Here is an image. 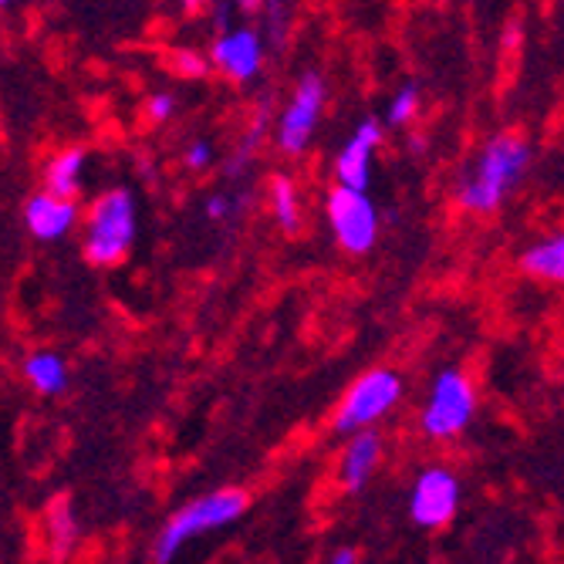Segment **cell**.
<instances>
[{
  "instance_id": "6da1fadb",
  "label": "cell",
  "mask_w": 564,
  "mask_h": 564,
  "mask_svg": "<svg viewBox=\"0 0 564 564\" xmlns=\"http://www.w3.org/2000/svg\"><path fill=\"white\" fill-rule=\"evenodd\" d=\"M528 163H531V145L521 135L514 132L494 135L456 183L459 207H467L474 214H494L510 196V189L521 183Z\"/></svg>"
},
{
  "instance_id": "7a4b0ae2",
  "label": "cell",
  "mask_w": 564,
  "mask_h": 564,
  "mask_svg": "<svg viewBox=\"0 0 564 564\" xmlns=\"http://www.w3.org/2000/svg\"><path fill=\"white\" fill-rule=\"evenodd\" d=\"M243 507H247V497L240 490H234V487L186 503L183 510H176V514L170 518V524L163 528V534L156 538V547H152V561H156V564H170L176 557V551L189 538H196L203 531H217V528L237 521L243 514Z\"/></svg>"
},
{
  "instance_id": "3957f363",
  "label": "cell",
  "mask_w": 564,
  "mask_h": 564,
  "mask_svg": "<svg viewBox=\"0 0 564 564\" xmlns=\"http://www.w3.org/2000/svg\"><path fill=\"white\" fill-rule=\"evenodd\" d=\"M135 240V199L129 189H109L88 210L85 253L91 264H116Z\"/></svg>"
},
{
  "instance_id": "277c9868",
  "label": "cell",
  "mask_w": 564,
  "mask_h": 564,
  "mask_svg": "<svg viewBox=\"0 0 564 564\" xmlns=\"http://www.w3.org/2000/svg\"><path fill=\"white\" fill-rule=\"evenodd\" d=\"M399 395H402V379L395 372H389V369L366 372L341 399L338 416H335V430L338 433H358V430L372 426L399 402Z\"/></svg>"
},
{
  "instance_id": "5b68a950",
  "label": "cell",
  "mask_w": 564,
  "mask_h": 564,
  "mask_svg": "<svg viewBox=\"0 0 564 564\" xmlns=\"http://www.w3.org/2000/svg\"><path fill=\"white\" fill-rule=\"evenodd\" d=\"M328 220H332L335 240L348 253L372 250V243L379 237V214L372 207V199L366 196V189L338 183V189L328 196Z\"/></svg>"
},
{
  "instance_id": "8992f818",
  "label": "cell",
  "mask_w": 564,
  "mask_h": 564,
  "mask_svg": "<svg viewBox=\"0 0 564 564\" xmlns=\"http://www.w3.org/2000/svg\"><path fill=\"white\" fill-rule=\"evenodd\" d=\"M474 416V389L464 379V372L446 369L436 376L430 402L423 409V430L436 440L456 436L459 430H467Z\"/></svg>"
},
{
  "instance_id": "52a82bcc",
  "label": "cell",
  "mask_w": 564,
  "mask_h": 564,
  "mask_svg": "<svg viewBox=\"0 0 564 564\" xmlns=\"http://www.w3.org/2000/svg\"><path fill=\"white\" fill-rule=\"evenodd\" d=\"M322 109H325V82H322V75L307 72V75H301L288 109L278 119V145L284 152H301L307 142H312Z\"/></svg>"
},
{
  "instance_id": "ba28073f",
  "label": "cell",
  "mask_w": 564,
  "mask_h": 564,
  "mask_svg": "<svg viewBox=\"0 0 564 564\" xmlns=\"http://www.w3.org/2000/svg\"><path fill=\"white\" fill-rule=\"evenodd\" d=\"M459 507V484L449 470L433 467L426 474H420L416 487H413V500H409V510H413V521L423 528H440L446 524Z\"/></svg>"
},
{
  "instance_id": "9c48e42d",
  "label": "cell",
  "mask_w": 564,
  "mask_h": 564,
  "mask_svg": "<svg viewBox=\"0 0 564 564\" xmlns=\"http://www.w3.org/2000/svg\"><path fill=\"white\" fill-rule=\"evenodd\" d=\"M210 62H214L230 82H250L253 75L261 72V62H264L261 34H258V31H250V28H234V31H227V34L214 44Z\"/></svg>"
},
{
  "instance_id": "30bf717a",
  "label": "cell",
  "mask_w": 564,
  "mask_h": 564,
  "mask_svg": "<svg viewBox=\"0 0 564 564\" xmlns=\"http://www.w3.org/2000/svg\"><path fill=\"white\" fill-rule=\"evenodd\" d=\"M382 139V122L379 119H366L351 132V139L345 142V149L338 152V183L341 186H355V189H366L369 176H372V152Z\"/></svg>"
},
{
  "instance_id": "8fae6325",
  "label": "cell",
  "mask_w": 564,
  "mask_h": 564,
  "mask_svg": "<svg viewBox=\"0 0 564 564\" xmlns=\"http://www.w3.org/2000/svg\"><path fill=\"white\" fill-rule=\"evenodd\" d=\"M78 220V207L72 203V196H58V193H37L24 203V224L37 240H62Z\"/></svg>"
},
{
  "instance_id": "7c38bea8",
  "label": "cell",
  "mask_w": 564,
  "mask_h": 564,
  "mask_svg": "<svg viewBox=\"0 0 564 564\" xmlns=\"http://www.w3.org/2000/svg\"><path fill=\"white\" fill-rule=\"evenodd\" d=\"M379 456H382V440H379V433H372V430H358V433L351 436V443L345 446V453H341V484H345V490H351V494L362 490V487L369 484L376 464H379Z\"/></svg>"
},
{
  "instance_id": "4fadbf2b",
  "label": "cell",
  "mask_w": 564,
  "mask_h": 564,
  "mask_svg": "<svg viewBox=\"0 0 564 564\" xmlns=\"http://www.w3.org/2000/svg\"><path fill=\"white\" fill-rule=\"evenodd\" d=\"M521 268H524L531 278L561 281V284H564V234L547 237V240H538L534 247H528V250H524V258H521Z\"/></svg>"
},
{
  "instance_id": "5bb4252c",
  "label": "cell",
  "mask_w": 564,
  "mask_h": 564,
  "mask_svg": "<svg viewBox=\"0 0 564 564\" xmlns=\"http://www.w3.org/2000/svg\"><path fill=\"white\" fill-rule=\"evenodd\" d=\"M24 376L44 395L65 392V386H68V369L55 351H34L24 362Z\"/></svg>"
},
{
  "instance_id": "9a60e30c",
  "label": "cell",
  "mask_w": 564,
  "mask_h": 564,
  "mask_svg": "<svg viewBox=\"0 0 564 564\" xmlns=\"http://www.w3.org/2000/svg\"><path fill=\"white\" fill-rule=\"evenodd\" d=\"M82 170H85V149H65L47 166V189L58 196H75L82 186Z\"/></svg>"
},
{
  "instance_id": "2e32d148",
  "label": "cell",
  "mask_w": 564,
  "mask_h": 564,
  "mask_svg": "<svg viewBox=\"0 0 564 564\" xmlns=\"http://www.w3.org/2000/svg\"><path fill=\"white\" fill-rule=\"evenodd\" d=\"M271 189H274V193H271V199H274V217H278V224H281L288 234H291V230H297L301 214H297V193H294V183H291V180H284V176H278Z\"/></svg>"
},
{
  "instance_id": "e0dca14e",
  "label": "cell",
  "mask_w": 564,
  "mask_h": 564,
  "mask_svg": "<svg viewBox=\"0 0 564 564\" xmlns=\"http://www.w3.org/2000/svg\"><path fill=\"white\" fill-rule=\"evenodd\" d=\"M416 106H420V88L416 85L399 88V95L389 101V109H386V122L389 126H405L409 119H413Z\"/></svg>"
},
{
  "instance_id": "ac0fdd59",
  "label": "cell",
  "mask_w": 564,
  "mask_h": 564,
  "mask_svg": "<svg viewBox=\"0 0 564 564\" xmlns=\"http://www.w3.org/2000/svg\"><path fill=\"white\" fill-rule=\"evenodd\" d=\"M149 119H156V122H166L173 112H176V98L170 91H160V95H152L149 98Z\"/></svg>"
},
{
  "instance_id": "d6986e66",
  "label": "cell",
  "mask_w": 564,
  "mask_h": 564,
  "mask_svg": "<svg viewBox=\"0 0 564 564\" xmlns=\"http://www.w3.org/2000/svg\"><path fill=\"white\" fill-rule=\"evenodd\" d=\"M264 14H268V21H271L274 41L281 44V41H284V4H281V0H264Z\"/></svg>"
},
{
  "instance_id": "ffe728a7",
  "label": "cell",
  "mask_w": 564,
  "mask_h": 564,
  "mask_svg": "<svg viewBox=\"0 0 564 564\" xmlns=\"http://www.w3.org/2000/svg\"><path fill=\"white\" fill-rule=\"evenodd\" d=\"M210 160H214V149H210L207 142H193V145L186 149V166H193V170L210 166Z\"/></svg>"
},
{
  "instance_id": "44dd1931",
  "label": "cell",
  "mask_w": 564,
  "mask_h": 564,
  "mask_svg": "<svg viewBox=\"0 0 564 564\" xmlns=\"http://www.w3.org/2000/svg\"><path fill=\"white\" fill-rule=\"evenodd\" d=\"M227 210H230L227 196H210V203H207V214H210L214 220H224V217H227Z\"/></svg>"
},
{
  "instance_id": "7402d4cb",
  "label": "cell",
  "mask_w": 564,
  "mask_h": 564,
  "mask_svg": "<svg viewBox=\"0 0 564 564\" xmlns=\"http://www.w3.org/2000/svg\"><path fill=\"white\" fill-rule=\"evenodd\" d=\"M176 58H180V68H186L189 75H199L203 72V62H196L193 51H183V55H176Z\"/></svg>"
},
{
  "instance_id": "603a6c76",
  "label": "cell",
  "mask_w": 564,
  "mask_h": 564,
  "mask_svg": "<svg viewBox=\"0 0 564 564\" xmlns=\"http://www.w3.org/2000/svg\"><path fill=\"white\" fill-rule=\"evenodd\" d=\"M237 4H240L243 14H258V11H264V0H237Z\"/></svg>"
},
{
  "instance_id": "cb8c5ba5",
  "label": "cell",
  "mask_w": 564,
  "mask_h": 564,
  "mask_svg": "<svg viewBox=\"0 0 564 564\" xmlns=\"http://www.w3.org/2000/svg\"><path fill=\"white\" fill-rule=\"evenodd\" d=\"M332 564H355V551H348V547L338 551V554L332 557Z\"/></svg>"
},
{
  "instance_id": "d4e9b609",
  "label": "cell",
  "mask_w": 564,
  "mask_h": 564,
  "mask_svg": "<svg viewBox=\"0 0 564 564\" xmlns=\"http://www.w3.org/2000/svg\"><path fill=\"white\" fill-rule=\"evenodd\" d=\"M183 8H199V0H183Z\"/></svg>"
},
{
  "instance_id": "484cf974",
  "label": "cell",
  "mask_w": 564,
  "mask_h": 564,
  "mask_svg": "<svg viewBox=\"0 0 564 564\" xmlns=\"http://www.w3.org/2000/svg\"><path fill=\"white\" fill-rule=\"evenodd\" d=\"M0 4H4V8H11V0H0Z\"/></svg>"
}]
</instances>
